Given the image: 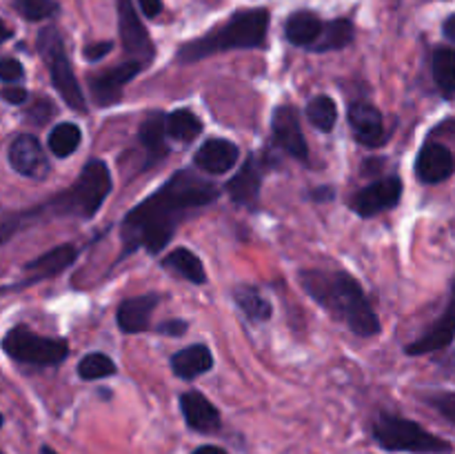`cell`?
Masks as SVG:
<instances>
[{"instance_id": "74e56055", "label": "cell", "mask_w": 455, "mask_h": 454, "mask_svg": "<svg viewBox=\"0 0 455 454\" xmlns=\"http://www.w3.org/2000/svg\"><path fill=\"white\" fill-rule=\"evenodd\" d=\"M138 7L147 18H156L163 12V0H138Z\"/></svg>"}, {"instance_id": "d590c367", "label": "cell", "mask_w": 455, "mask_h": 454, "mask_svg": "<svg viewBox=\"0 0 455 454\" xmlns=\"http://www.w3.org/2000/svg\"><path fill=\"white\" fill-rule=\"evenodd\" d=\"M160 334H164V336H182V334L187 332V320H164V323H160L158 328Z\"/></svg>"}, {"instance_id": "e0dca14e", "label": "cell", "mask_w": 455, "mask_h": 454, "mask_svg": "<svg viewBox=\"0 0 455 454\" xmlns=\"http://www.w3.org/2000/svg\"><path fill=\"white\" fill-rule=\"evenodd\" d=\"M180 409L182 417H185V423L194 432H200V434H212V432H218L222 426V417L218 412L216 405L203 394V392H182L180 394Z\"/></svg>"}, {"instance_id": "83f0119b", "label": "cell", "mask_w": 455, "mask_h": 454, "mask_svg": "<svg viewBox=\"0 0 455 454\" xmlns=\"http://www.w3.org/2000/svg\"><path fill=\"white\" fill-rule=\"evenodd\" d=\"M434 80L440 93L447 98L455 96V49L440 47L434 53Z\"/></svg>"}, {"instance_id": "9c48e42d", "label": "cell", "mask_w": 455, "mask_h": 454, "mask_svg": "<svg viewBox=\"0 0 455 454\" xmlns=\"http://www.w3.org/2000/svg\"><path fill=\"white\" fill-rule=\"evenodd\" d=\"M455 341V279L451 285V294H449V303L444 307L443 314L438 320L429 325L420 336L413 343L404 345V354L409 356H422V354H434V352L444 350Z\"/></svg>"}, {"instance_id": "ba28073f", "label": "cell", "mask_w": 455, "mask_h": 454, "mask_svg": "<svg viewBox=\"0 0 455 454\" xmlns=\"http://www.w3.org/2000/svg\"><path fill=\"white\" fill-rule=\"evenodd\" d=\"M400 199H403V178L391 174V176L373 181L371 185L360 190L358 194H355V199L351 200V209H354L358 216L371 218L387 212V209L395 207V205L400 203Z\"/></svg>"}, {"instance_id": "4fadbf2b", "label": "cell", "mask_w": 455, "mask_h": 454, "mask_svg": "<svg viewBox=\"0 0 455 454\" xmlns=\"http://www.w3.org/2000/svg\"><path fill=\"white\" fill-rule=\"evenodd\" d=\"M7 158L13 172L25 178H44L49 172L47 156H44L38 138L31 134H20L9 142Z\"/></svg>"}, {"instance_id": "7a4b0ae2", "label": "cell", "mask_w": 455, "mask_h": 454, "mask_svg": "<svg viewBox=\"0 0 455 454\" xmlns=\"http://www.w3.org/2000/svg\"><path fill=\"white\" fill-rule=\"evenodd\" d=\"M300 285L320 307L333 319L342 320L355 336L380 334V320L369 305L367 294L358 280L347 272L336 270H302Z\"/></svg>"}, {"instance_id": "d6a6232c", "label": "cell", "mask_w": 455, "mask_h": 454, "mask_svg": "<svg viewBox=\"0 0 455 454\" xmlns=\"http://www.w3.org/2000/svg\"><path fill=\"white\" fill-rule=\"evenodd\" d=\"M425 401L455 426V392H427Z\"/></svg>"}, {"instance_id": "7402d4cb", "label": "cell", "mask_w": 455, "mask_h": 454, "mask_svg": "<svg viewBox=\"0 0 455 454\" xmlns=\"http://www.w3.org/2000/svg\"><path fill=\"white\" fill-rule=\"evenodd\" d=\"M213 368V354L207 345H189L172 356V369L182 381H194Z\"/></svg>"}, {"instance_id": "1f68e13d", "label": "cell", "mask_w": 455, "mask_h": 454, "mask_svg": "<svg viewBox=\"0 0 455 454\" xmlns=\"http://www.w3.org/2000/svg\"><path fill=\"white\" fill-rule=\"evenodd\" d=\"M13 9L25 20L38 22L44 18H52L58 12V3L56 0H13Z\"/></svg>"}, {"instance_id": "52a82bcc", "label": "cell", "mask_w": 455, "mask_h": 454, "mask_svg": "<svg viewBox=\"0 0 455 454\" xmlns=\"http://www.w3.org/2000/svg\"><path fill=\"white\" fill-rule=\"evenodd\" d=\"M3 350L9 359L36 368H53L60 365L69 354L65 338H49L34 334L25 325L12 328L3 338Z\"/></svg>"}, {"instance_id": "4dcf8cb0", "label": "cell", "mask_w": 455, "mask_h": 454, "mask_svg": "<svg viewBox=\"0 0 455 454\" xmlns=\"http://www.w3.org/2000/svg\"><path fill=\"white\" fill-rule=\"evenodd\" d=\"M116 372H118L116 363L109 356L102 354V352H92V354H87L78 363V374L84 381H98V378L114 377Z\"/></svg>"}, {"instance_id": "3957f363", "label": "cell", "mask_w": 455, "mask_h": 454, "mask_svg": "<svg viewBox=\"0 0 455 454\" xmlns=\"http://www.w3.org/2000/svg\"><path fill=\"white\" fill-rule=\"evenodd\" d=\"M111 172L107 167L105 160H89L84 167L80 169L78 181L71 187L62 190L56 199H49L47 203L31 207L29 212L13 214L3 221V240L12 239L13 231H18V225L27 218H38V216H53V218H83L89 221L98 214L107 196L111 194Z\"/></svg>"}, {"instance_id": "b9f144b4", "label": "cell", "mask_w": 455, "mask_h": 454, "mask_svg": "<svg viewBox=\"0 0 455 454\" xmlns=\"http://www.w3.org/2000/svg\"><path fill=\"white\" fill-rule=\"evenodd\" d=\"M40 454H58V452L53 448H49V445H43V448H40Z\"/></svg>"}, {"instance_id": "277c9868", "label": "cell", "mask_w": 455, "mask_h": 454, "mask_svg": "<svg viewBox=\"0 0 455 454\" xmlns=\"http://www.w3.org/2000/svg\"><path fill=\"white\" fill-rule=\"evenodd\" d=\"M269 22L271 13L265 7L235 12L222 27L182 45L178 49L176 61L180 65H191V62H198L203 58L216 56L222 52H231V49L265 47Z\"/></svg>"}, {"instance_id": "ffe728a7", "label": "cell", "mask_w": 455, "mask_h": 454, "mask_svg": "<svg viewBox=\"0 0 455 454\" xmlns=\"http://www.w3.org/2000/svg\"><path fill=\"white\" fill-rule=\"evenodd\" d=\"M349 125L354 129V136L360 145L376 147L385 142V123L378 107L371 102H354L349 107Z\"/></svg>"}, {"instance_id": "d4e9b609", "label": "cell", "mask_w": 455, "mask_h": 454, "mask_svg": "<svg viewBox=\"0 0 455 454\" xmlns=\"http://www.w3.org/2000/svg\"><path fill=\"white\" fill-rule=\"evenodd\" d=\"M355 29L351 20L347 18H338V20L324 22V29L320 34L318 43L314 45L311 52H336V49H345L347 45L354 43Z\"/></svg>"}, {"instance_id": "4316f807", "label": "cell", "mask_w": 455, "mask_h": 454, "mask_svg": "<svg viewBox=\"0 0 455 454\" xmlns=\"http://www.w3.org/2000/svg\"><path fill=\"white\" fill-rule=\"evenodd\" d=\"M203 132V120L189 109H176L167 114V134L169 138L180 142H191Z\"/></svg>"}, {"instance_id": "8fae6325", "label": "cell", "mask_w": 455, "mask_h": 454, "mask_svg": "<svg viewBox=\"0 0 455 454\" xmlns=\"http://www.w3.org/2000/svg\"><path fill=\"white\" fill-rule=\"evenodd\" d=\"M271 134H274V142L280 150L289 151L293 158L298 160H309V145L302 134L300 127V114L296 107L291 105H280L274 109L271 116Z\"/></svg>"}, {"instance_id": "f1b7e54d", "label": "cell", "mask_w": 455, "mask_h": 454, "mask_svg": "<svg viewBox=\"0 0 455 454\" xmlns=\"http://www.w3.org/2000/svg\"><path fill=\"white\" fill-rule=\"evenodd\" d=\"M83 142V132H80L78 125L74 123H60L52 129L49 134V150L56 158H67V156L74 154L76 150Z\"/></svg>"}, {"instance_id": "5bb4252c", "label": "cell", "mask_w": 455, "mask_h": 454, "mask_svg": "<svg viewBox=\"0 0 455 454\" xmlns=\"http://www.w3.org/2000/svg\"><path fill=\"white\" fill-rule=\"evenodd\" d=\"M78 252L80 249L76 247V245L65 243V245H58L56 249H49V252H44L43 256L34 258V261L25 263V265H22L25 279H22V283L18 285V288H27V285H34V283H40V280L53 279V276H58L60 272H65L67 267H69L71 263L78 258Z\"/></svg>"}, {"instance_id": "2e32d148", "label": "cell", "mask_w": 455, "mask_h": 454, "mask_svg": "<svg viewBox=\"0 0 455 454\" xmlns=\"http://www.w3.org/2000/svg\"><path fill=\"white\" fill-rule=\"evenodd\" d=\"M455 169V158L447 145L429 141L420 147L416 158V174L427 185L447 181Z\"/></svg>"}, {"instance_id": "9a60e30c", "label": "cell", "mask_w": 455, "mask_h": 454, "mask_svg": "<svg viewBox=\"0 0 455 454\" xmlns=\"http://www.w3.org/2000/svg\"><path fill=\"white\" fill-rule=\"evenodd\" d=\"M262 174H265V167H262L260 160L256 156H249L244 160L243 167L238 169L234 178L227 182V194L234 200L238 207L244 209H256L258 200H260V187H262Z\"/></svg>"}, {"instance_id": "f35d334b", "label": "cell", "mask_w": 455, "mask_h": 454, "mask_svg": "<svg viewBox=\"0 0 455 454\" xmlns=\"http://www.w3.org/2000/svg\"><path fill=\"white\" fill-rule=\"evenodd\" d=\"M191 454H229L225 448H220V445H200V448H196Z\"/></svg>"}, {"instance_id": "d6986e66", "label": "cell", "mask_w": 455, "mask_h": 454, "mask_svg": "<svg viewBox=\"0 0 455 454\" xmlns=\"http://www.w3.org/2000/svg\"><path fill=\"white\" fill-rule=\"evenodd\" d=\"M158 294H145V296L124 298L116 312V323L120 332L124 334H140L151 328V314L158 307Z\"/></svg>"}, {"instance_id": "30bf717a", "label": "cell", "mask_w": 455, "mask_h": 454, "mask_svg": "<svg viewBox=\"0 0 455 454\" xmlns=\"http://www.w3.org/2000/svg\"><path fill=\"white\" fill-rule=\"evenodd\" d=\"M142 69H145V62L142 61H127L123 65H116L111 69L102 71V74L92 76L89 78V92H92L93 102L98 107H111L120 102L124 85L136 78Z\"/></svg>"}, {"instance_id": "e575fe53", "label": "cell", "mask_w": 455, "mask_h": 454, "mask_svg": "<svg viewBox=\"0 0 455 454\" xmlns=\"http://www.w3.org/2000/svg\"><path fill=\"white\" fill-rule=\"evenodd\" d=\"M114 49V43L111 40H100V43H92L84 47V58H87L89 62H98L102 61V58L107 56V53Z\"/></svg>"}, {"instance_id": "603a6c76", "label": "cell", "mask_w": 455, "mask_h": 454, "mask_svg": "<svg viewBox=\"0 0 455 454\" xmlns=\"http://www.w3.org/2000/svg\"><path fill=\"white\" fill-rule=\"evenodd\" d=\"M324 29V22L320 20L315 13L311 12H296L289 16L287 25H284V36L291 45L296 47H307L314 49V45L318 43L320 34Z\"/></svg>"}, {"instance_id": "8992f818", "label": "cell", "mask_w": 455, "mask_h": 454, "mask_svg": "<svg viewBox=\"0 0 455 454\" xmlns=\"http://www.w3.org/2000/svg\"><path fill=\"white\" fill-rule=\"evenodd\" d=\"M36 47H38V53L44 61V65H47L49 78H52L53 87L60 93L62 101L67 102V107L84 114V111H87V101H84L83 87L78 85L74 69H71V62L69 56H67L60 31H58L56 27H44L38 34Z\"/></svg>"}, {"instance_id": "ac0fdd59", "label": "cell", "mask_w": 455, "mask_h": 454, "mask_svg": "<svg viewBox=\"0 0 455 454\" xmlns=\"http://www.w3.org/2000/svg\"><path fill=\"white\" fill-rule=\"evenodd\" d=\"M167 114L163 111H151L145 120H142L140 129H138V141L145 147L147 160L142 163V172L151 169L169 156L167 145Z\"/></svg>"}, {"instance_id": "836d02e7", "label": "cell", "mask_w": 455, "mask_h": 454, "mask_svg": "<svg viewBox=\"0 0 455 454\" xmlns=\"http://www.w3.org/2000/svg\"><path fill=\"white\" fill-rule=\"evenodd\" d=\"M22 74H25V69H22V65L16 58H3V62H0V78H3V83H18Z\"/></svg>"}, {"instance_id": "cb8c5ba5", "label": "cell", "mask_w": 455, "mask_h": 454, "mask_svg": "<svg viewBox=\"0 0 455 454\" xmlns=\"http://www.w3.org/2000/svg\"><path fill=\"white\" fill-rule=\"evenodd\" d=\"M163 267L164 270L173 272V274L182 276V279H187L189 283H196V285L207 283V272H204L203 261H200L194 252H189L187 247H178L173 249L169 256H164Z\"/></svg>"}, {"instance_id": "6da1fadb", "label": "cell", "mask_w": 455, "mask_h": 454, "mask_svg": "<svg viewBox=\"0 0 455 454\" xmlns=\"http://www.w3.org/2000/svg\"><path fill=\"white\" fill-rule=\"evenodd\" d=\"M220 190L189 169H180L169 176L142 203H138L123 221L124 247L120 256H129L145 247L158 254L173 239L176 227L198 209L218 200Z\"/></svg>"}, {"instance_id": "f546056e", "label": "cell", "mask_w": 455, "mask_h": 454, "mask_svg": "<svg viewBox=\"0 0 455 454\" xmlns=\"http://www.w3.org/2000/svg\"><path fill=\"white\" fill-rule=\"evenodd\" d=\"M305 114L315 129H320V132H331L338 120V107L331 96H315L309 101Z\"/></svg>"}, {"instance_id": "8d00e7d4", "label": "cell", "mask_w": 455, "mask_h": 454, "mask_svg": "<svg viewBox=\"0 0 455 454\" xmlns=\"http://www.w3.org/2000/svg\"><path fill=\"white\" fill-rule=\"evenodd\" d=\"M3 98L9 105H22L27 101V89L20 87V85H7L3 89Z\"/></svg>"}, {"instance_id": "44dd1931", "label": "cell", "mask_w": 455, "mask_h": 454, "mask_svg": "<svg viewBox=\"0 0 455 454\" xmlns=\"http://www.w3.org/2000/svg\"><path fill=\"white\" fill-rule=\"evenodd\" d=\"M240 150L238 145H234L227 138H209L207 142H203L198 151H196L194 160L196 167L203 169L207 174H227L235 163H238Z\"/></svg>"}, {"instance_id": "60d3db41", "label": "cell", "mask_w": 455, "mask_h": 454, "mask_svg": "<svg viewBox=\"0 0 455 454\" xmlns=\"http://www.w3.org/2000/svg\"><path fill=\"white\" fill-rule=\"evenodd\" d=\"M443 31H444V36H447V38L455 45V13H453V16H449L447 20H444Z\"/></svg>"}, {"instance_id": "5b68a950", "label": "cell", "mask_w": 455, "mask_h": 454, "mask_svg": "<svg viewBox=\"0 0 455 454\" xmlns=\"http://www.w3.org/2000/svg\"><path fill=\"white\" fill-rule=\"evenodd\" d=\"M371 436L387 452L411 454H451L453 445L425 430L420 423L398 414L380 412L371 426Z\"/></svg>"}, {"instance_id": "484cf974", "label": "cell", "mask_w": 455, "mask_h": 454, "mask_svg": "<svg viewBox=\"0 0 455 454\" xmlns=\"http://www.w3.org/2000/svg\"><path fill=\"white\" fill-rule=\"evenodd\" d=\"M234 301L251 320L271 319V303L253 285H238V288H234Z\"/></svg>"}, {"instance_id": "7c38bea8", "label": "cell", "mask_w": 455, "mask_h": 454, "mask_svg": "<svg viewBox=\"0 0 455 454\" xmlns=\"http://www.w3.org/2000/svg\"><path fill=\"white\" fill-rule=\"evenodd\" d=\"M116 3H118V25L124 52L132 56V61H142L147 65L154 58V43L138 18L132 0H116Z\"/></svg>"}, {"instance_id": "ab89813d", "label": "cell", "mask_w": 455, "mask_h": 454, "mask_svg": "<svg viewBox=\"0 0 455 454\" xmlns=\"http://www.w3.org/2000/svg\"><path fill=\"white\" fill-rule=\"evenodd\" d=\"M311 199H314V200H329V199H333L331 187H315V190L311 191Z\"/></svg>"}]
</instances>
